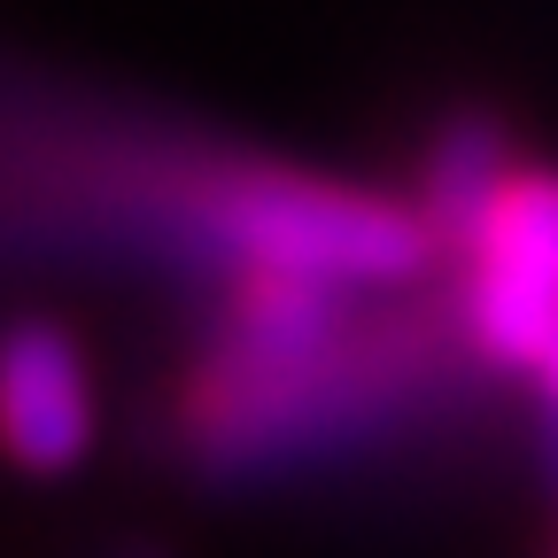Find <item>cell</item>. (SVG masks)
<instances>
[{
  "instance_id": "6da1fadb",
  "label": "cell",
  "mask_w": 558,
  "mask_h": 558,
  "mask_svg": "<svg viewBox=\"0 0 558 558\" xmlns=\"http://www.w3.org/2000/svg\"><path fill=\"white\" fill-rule=\"evenodd\" d=\"M9 241L24 256L39 241L54 256L109 248L226 288L295 271L357 295L418 288L442 264L427 218L403 202L117 117L39 124L24 101L9 117Z\"/></svg>"
},
{
  "instance_id": "7a4b0ae2",
  "label": "cell",
  "mask_w": 558,
  "mask_h": 558,
  "mask_svg": "<svg viewBox=\"0 0 558 558\" xmlns=\"http://www.w3.org/2000/svg\"><path fill=\"white\" fill-rule=\"evenodd\" d=\"M465 373H481L458 295L450 303H396L373 311L341 349L264 380H209L194 373L179 396V458L209 488H264L311 465L357 458L418 418H435Z\"/></svg>"
},
{
  "instance_id": "3957f363",
  "label": "cell",
  "mask_w": 558,
  "mask_h": 558,
  "mask_svg": "<svg viewBox=\"0 0 558 558\" xmlns=\"http://www.w3.org/2000/svg\"><path fill=\"white\" fill-rule=\"evenodd\" d=\"M458 318L481 373H543L558 341V171H520L488 241L458 279Z\"/></svg>"
},
{
  "instance_id": "277c9868",
  "label": "cell",
  "mask_w": 558,
  "mask_h": 558,
  "mask_svg": "<svg viewBox=\"0 0 558 558\" xmlns=\"http://www.w3.org/2000/svg\"><path fill=\"white\" fill-rule=\"evenodd\" d=\"M0 427L24 473H70L94 450V388L86 357L54 318L24 311L0 349Z\"/></svg>"
},
{
  "instance_id": "5b68a950",
  "label": "cell",
  "mask_w": 558,
  "mask_h": 558,
  "mask_svg": "<svg viewBox=\"0 0 558 558\" xmlns=\"http://www.w3.org/2000/svg\"><path fill=\"white\" fill-rule=\"evenodd\" d=\"M512 132L497 109H450L435 124V148L418 163V218H427L435 248L473 264V248L488 241L497 209L512 194Z\"/></svg>"
},
{
  "instance_id": "8992f818",
  "label": "cell",
  "mask_w": 558,
  "mask_h": 558,
  "mask_svg": "<svg viewBox=\"0 0 558 558\" xmlns=\"http://www.w3.org/2000/svg\"><path fill=\"white\" fill-rule=\"evenodd\" d=\"M535 481L558 505V341H550V357L535 373Z\"/></svg>"
},
{
  "instance_id": "52a82bcc",
  "label": "cell",
  "mask_w": 558,
  "mask_h": 558,
  "mask_svg": "<svg viewBox=\"0 0 558 558\" xmlns=\"http://www.w3.org/2000/svg\"><path fill=\"white\" fill-rule=\"evenodd\" d=\"M109 558H171V550H163V543H148V535H140V543H117Z\"/></svg>"
}]
</instances>
